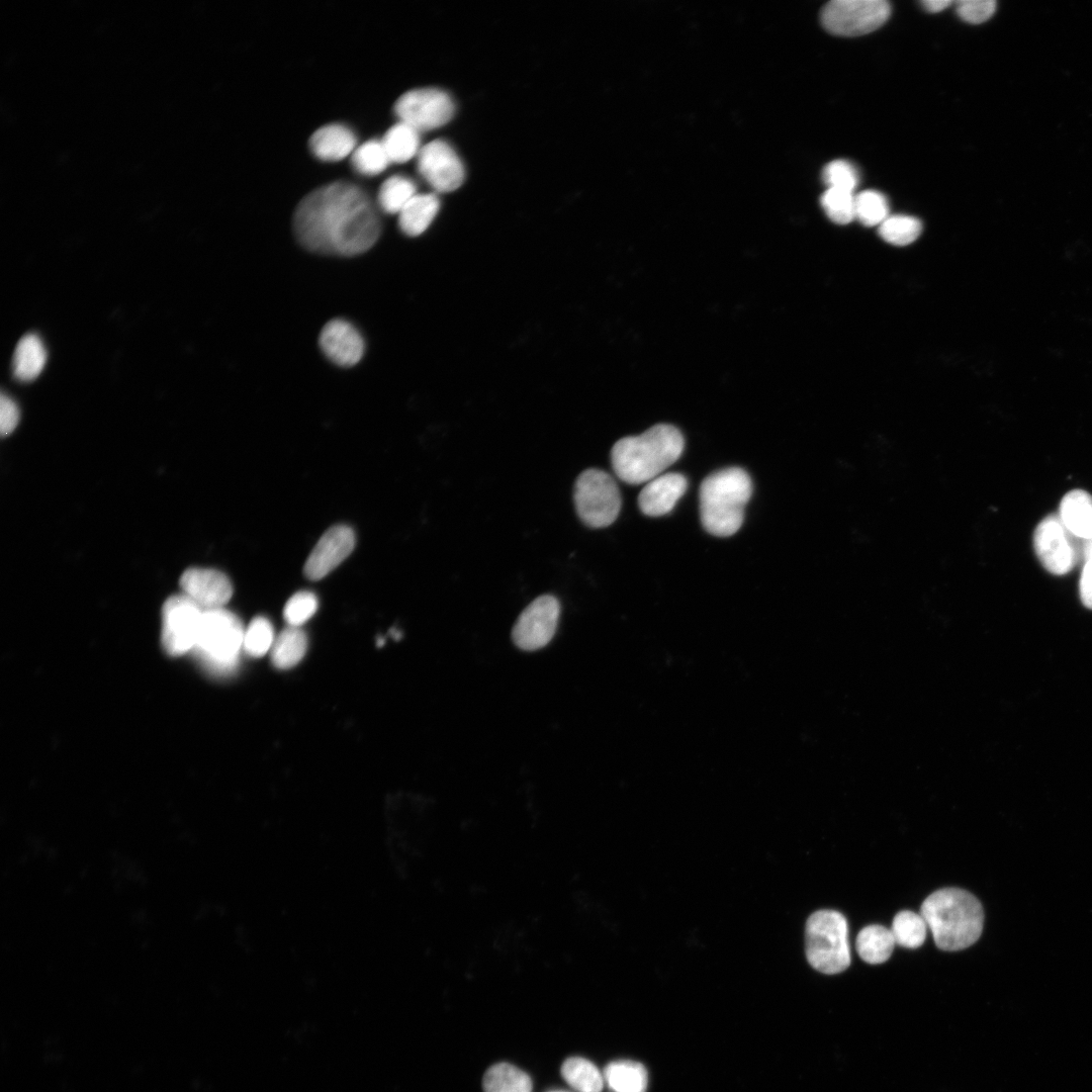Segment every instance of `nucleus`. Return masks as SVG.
<instances>
[{
	"label": "nucleus",
	"instance_id": "37",
	"mask_svg": "<svg viewBox=\"0 0 1092 1092\" xmlns=\"http://www.w3.org/2000/svg\"><path fill=\"white\" fill-rule=\"evenodd\" d=\"M996 9L993 0H962L957 3V13L966 22L981 23L990 18Z\"/></svg>",
	"mask_w": 1092,
	"mask_h": 1092
},
{
	"label": "nucleus",
	"instance_id": "38",
	"mask_svg": "<svg viewBox=\"0 0 1092 1092\" xmlns=\"http://www.w3.org/2000/svg\"><path fill=\"white\" fill-rule=\"evenodd\" d=\"M19 410L14 400L2 393L0 397V432L2 436L9 435L17 426Z\"/></svg>",
	"mask_w": 1092,
	"mask_h": 1092
},
{
	"label": "nucleus",
	"instance_id": "35",
	"mask_svg": "<svg viewBox=\"0 0 1092 1092\" xmlns=\"http://www.w3.org/2000/svg\"><path fill=\"white\" fill-rule=\"evenodd\" d=\"M822 179L827 188L853 192L858 183V173L850 162L834 160L824 167Z\"/></svg>",
	"mask_w": 1092,
	"mask_h": 1092
},
{
	"label": "nucleus",
	"instance_id": "42",
	"mask_svg": "<svg viewBox=\"0 0 1092 1092\" xmlns=\"http://www.w3.org/2000/svg\"><path fill=\"white\" fill-rule=\"evenodd\" d=\"M548 1092H565V1091H561V1090H551V1091H548Z\"/></svg>",
	"mask_w": 1092,
	"mask_h": 1092
},
{
	"label": "nucleus",
	"instance_id": "27",
	"mask_svg": "<svg viewBox=\"0 0 1092 1092\" xmlns=\"http://www.w3.org/2000/svg\"><path fill=\"white\" fill-rule=\"evenodd\" d=\"M566 1083L577 1092H601L604 1075L588 1060L581 1057L566 1059L560 1069Z\"/></svg>",
	"mask_w": 1092,
	"mask_h": 1092
},
{
	"label": "nucleus",
	"instance_id": "13",
	"mask_svg": "<svg viewBox=\"0 0 1092 1092\" xmlns=\"http://www.w3.org/2000/svg\"><path fill=\"white\" fill-rule=\"evenodd\" d=\"M417 165L419 173L438 192L456 190L465 177L460 158L442 140L432 141L421 148Z\"/></svg>",
	"mask_w": 1092,
	"mask_h": 1092
},
{
	"label": "nucleus",
	"instance_id": "7",
	"mask_svg": "<svg viewBox=\"0 0 1092 1092\" xmlns=\"http://www.w3.org/2000/svg\"><path fill=\"white\" fill-rule=\"evenodd\" d=\"M574 505L580 520L588 527L604 528L618 517L622 497L608 472L590 468L581 472L574 484Z\"/></svg>",
	"mask_w": 1092,
	"mask_h": 1092
},
{
	"label": "nucleus",
	"instance_id": "31",
	"mask_svg": "<svg viewBox=\"0 0 1092 1092\" xmlns=\"http://www.w3.org/2000/svg\"><path fill=\"white\" fill-rule=\"evenodd\" d=\"M352 166L360 174L374 176L383 172L391 163L381 141L370 140L352 154Z\"/></svg>",
	"mask_w": 1092,
	"mask_h": 1092
},
{
	"label": "nucleus",
	"instance_id": "33",
	"mask_svg": "<svg viewBox=\"0 0 1092 1092\" xmlns=\"http://www.w3.org/2000/svg\"><path fill=\"white\" fill-rule=\"evenodd\" d=\"M855 195L853 192L827 188L820 202L827 216L837 224H847L855 219Z\"/></svg>",
	"mask_w": 1092,
	"mask_h": 1092
},
{
	"label": "nucleus",
	"instance_id": "14",
	"mask_svg": "<svg viewBox=\"0 0 1092 1092\" xmlns=\"http://www.w3.org/2000/svg\"><path fill=\"white\" fill-rule=\"evenodd\" d=\"M355 542V533L349 526L330 528L308 555L303 566L304 575L310 580L324 578L351 554Z\"/></svg>",
	"mask_w": 1092,
	"mask_h": 1092
},
{
	"label": "nucleus",
	"instance_id": "26",
	"mask_svg": "<svg viewBox=\"0 0 1092 1092\" xmlns=\"http://www.w3.org/2000/svg\"><path fill=\"white\" fill-rule=\"evenodd\" d=\"M420 131L399 121L381 140L391 163H405L420 152Z\"/></svg>",
	"mask_w": 1092,
	"mask_h": 1092
},
{
	"label": "nucleus",
	"instance_id": "28",
	"mask_svg": "<svg viewBox=\"0 0 1092 1092\" xmlns=\"http://www.w3.org/2000/svg\"><path fill=\"white\" fill-rule=\"evenodd\" d=\"M416 194L417 187L413 180L405 176L394 175L381 184L377 201L383 211L391 214L399 213Z\"/></svg>",
	"mask_w": 1092,
	"mask_h": 1092
},
{
	"label": "nucleus",
	"instance_id": "18",
	"mask_svg": "<svg viewBox=\"0 0 1092 1092\" xmlns=\"http://www.w3.org/2000/svg\"><path fill=\"white\" fill-rule=\"evenodd\" d=\"M356 143V135L351 128L341 123H331L316 129L308 144L317 159L336 162L353 154Z\"/></svg>",
	"mask_w": 1092,
	"mask_h": 1092
},
{
	"label": "nucleus",
	"instance_id": "19",
	"mask_svg": "<svg viewBox=\"0 0 1092 1092\" xmlns=\"http://www.w3.org/2000/svg\"><path fill=\"white\" fill-rule=\"evenodd\" d=\"M1059 517L1066 529L1080 540L1092 537V495L1083 489L1067 492L1061 500Z\"/></svg>",
	"mask_w": 1092,
	"mask_h": 1092
},
{
	"label": "nucleus",
	"instance_id": "11",
	"mask_svg": "<svg viewBox=\"0 0 1092 1092\" xmlns=\"http://www.w3.org/2000/svg\"><path fill=\"white\" fill-rule=\"evenodd\" d=\"M162 643L170 655L194 649L203 610L185 595L169 598L163 606Z\"/></svg>",
	"mask_w": 1092,
	"mask_h": 1092
},
{
	"label": "nucleus",
	"instance_id": "12",
	"mask_svg": "<svg viewBox=\"0 0 1092 1092\" xmlns=\"http://www.w3.org/2000/svg\"><path fill=\"white\" fill-rule=\"evenodd\" d=\"M560 614L558 600L543 595L531 602L519 616L512 638L516 646L533 651L547 645L555 634Z\"/></svg>",
	"mask_w": 1092,
	"mask_h": 1092
},
{
	"label": "nucleus",
	"instance_id": "6",
	"mask_svg": "<svg viewBox=\"0 0 1092 1092\" xmlns=\"http://www.w3.org/2000/svg\"><path fill=\"white\" fill-rule=\"evenodd\" d=\"M244 632L240 619L224 608L203 611L194 649L210 671L228 674L239 663Z\"/></svg>",
	"mask_w": 1092,
	"mask_h": 1092
},
{
	"label": "nucleus",
	"instance_id": "20",
	"mask_svg": "<svg viewBox=\"0 0 1092 1092\" xmlns=\"http://www.w3.org/2000/svg\"><path fill=\"white\" fill-rule=\"evenodd\" d=\"M46 362L47 351L42 341L35 334H27L15 347L12 361L13 375L20 381H31L40 374Z\"/></svg>",
	"mask_w": 1092,
	"mask_h": 1092
},
{
	"label": "nucleus",
	"instance_id": "16",
	"mask_svg": "<svg viewBox=\"0 0 1092 1092\" xmlns=\"http://www.w3.org/2000/svg\"><path fill=\"white\" fill-rule=\"evenodd\" d=\"M318 343L325 355L340 366L357 364L364 353V341L357 329L344 320H333L323 328Z\"/></svg>",
	"mask_w": 1092,
	"mask_h": 1092
},
{
	"label": "nucleus",
	"instance_id": "8",
	"mask_svg": "<svg viewBox=\"0 0 1092 1092\" xmlns=\"http://www.w3.org/2000/svg\"><path fill=\"white\" fill-rule=\"evenodd\" d=\"M891 13L885 0H832L821 11L823 27L841 36L867 34L882 26Z\"/></svg>",
	"mask_w": 1092,
	"mask_h": 1092
},
{
	"label": "nucleus",
	"instance_id": "24",
	"mask_svg": "<svg viewBox=\"0 0 1092 1092\" xmlns=\"http://www.w3.org/2000/svg\"><path fill=\"white\" fill-rule=\"evenodd\" d=\"M306 648L305 633L299 627L288 626L275 637L270 650L272 663L279 669L291 668L303 658Z\"/></svg>",
	"mask_w": 1092,
	"mask_h": 1092
},
{
	"label": "nucleus",
	"instance_id": "1",
	"mask_svg": "<svg viewBox=\"0 0 1092 1092\" xmlns=\"http://www.w3.org/2000/svg\"><path fill=\"white\" fill-rule=\"evenodd\" d=\"M380 229L368 194L347 181L311 191L300 200L293 215V230L300 245L320 254H362L376 243Z\"/></svg>",
	"mask_w": 1092,
	"mask_h": 1092
},
{
	"label": "nucleus",
	"instance_id": "41",
	"mask_svg": "<svg viewBox=\"0 0 1092 1092\" xmlns=\"http://www.w3.org/2000/svg\"><path fill=\"white\" fill-rule=\"evenodd\" d=\"M1081 548H1082V558L1084 559V557L1086 555H1088L1089 553L1092 552V537L1090 539H1088V540H1083V542L1081 544Z\"/></svg>",
	"mask_w": 1092,
	"mask_h": 1092
},
{
	"label": "nucleus",
	"instance_id": "9",
	"mask_svg": "<svg viewBox=\"0 0 1092 1092\" xmlns=\"http://www.w3.org/2000/svg\"><path fill=\"white\" fill-rule=\"evenodd\" d=\"M1076 539L1066 529L1059 515L1045 517L1033 535L1034 550L1042 566L1057 575L1070 572L1082 558V548Z\"/></svg>",
	"mask_w": 1092,
	"mask_h": 1092
},
{
	"label": "nucleus",
	"instance_id": "3",
	"mask_svg": "<svg viewBox=\"0 0 1092 1092\" xmlns=\"http://www.w3.org/2000/svg\"><path fill=\"white\" fill-rule=\"evenodd\" d=\"M920 915L931 930L936 946L957 951L974 944L982 934L984 910L970 892L944 888L930 894L922 903Z\"/></svg>",
	"mask_w": 1092,
	"mask_h": 1092
},
{
	"label": "nucleus",
	"instance_id": "39",
	"mask_svg": "<svg viewBox=\"0 0 1092 1092\" xmlns=\"http://www.w3.org/2000/svg\"><path fill=\"white\" fill-rule=\"evenodd\" d=\"M1079 593L1082 603L1087 608L1092 609V552L1084 557Z\"/></svg>",
	"mask_w": 1092,
	"mask_h": 1092
},
{
	"label": "nucleus",
	"instance_id": "4",
	"mask_svg": "<svg viewBox=\"0 0 1092 1092\" xmlns=\"http://www.w3.org/2000/svg\"><path fill=\"white\" fill-rule=\"evenodd\" d=\"M752 493L748 473L740 467H728L708 475L700 486V515L705 530L728 537L741 527L744 508Z\"/></svg>",
	"mask_w": 1092,
	"mask_h": 1092
},
{
	"label": "nucleus",
	"instance_id": "30",
	"mask_svg": "<svg viewBox=\"0 0 1092 1092\" xmlns=\"http://www.w3.org/2000/svg\"><path fill=\"white\" fill-rule=\"evenodd\" d=\"M922 224L914 216L905 214L889 215L880 225L881 238L895 246H906L913 243L920 235Z\"/></svg>",
	"mask_w": 1092,
	"mask_h": 1092
},
{
	"label": "nucleus",
	"instance_id": "10",
	"mask_svg": "<svg viewBox=\"0 0 1092 1092\" xmlns=\"http://www.w3.org/2000/svg\"><path fill=\"white\" fill-rule=\"evenodd\" d=\"M454 110L451 97L437 88L407 91L394 104V112L399 120L418 131L446 124L452 118Z\"/></svg>",
	"mask_w": 1092,
	"mask_h": 1092
},
{
	"label": "nucleus",
	"instance_id": "32",
	"mask_svg": "<svg viewBox=\"0 0 1092 1092\" xmlns=\"http://www.w3.org/2000/svg\"><path fill=\"white\" fill-rule=\"evenodd\" d=\"M855 218L866 226L880 225L889 216L886 197L876 190H864L855 195Z\"/></svg>",
	"mask_w": 1092,
	"mask_h": 1092
},
{
	"label": "nucleus",
	"instance_id": "36",
	"mask_svg": "<svg viewBox=\"0 0 1092 1092\" xmlns=\"http://www.w3.org/2000/svg\"><path fill=\"white\" fill-rule=\"evenodd\" d=\"M316 596L307 590L294 594L286 603L283 616L288 626L299 627L309 620L317 610Z\"/></svg>",
	"mask_w": 1092,
	"mask_h": 1092
},
{
	"label": "nucleus",
	"instance_id": "34",
	"mask_svg": "<svg viewBox=\"0 0 1092 1092\" xmlns=\"http://www.w3.org/2000/svg\"><path fill=\"white\" fill-rule=\"evenodd\" d=\"M274 640L272 624L267 618L259 616L245 629L243 650L252 657H260L271 650Z\"/></svg>",
	"mask_w": 1092,
	"mask_h": 1092
},
{
	"label": "nucleus",
	"instance_id": "5",
	"mask_svg": "<svg viewBox=\"0 0 1092 1092\" xmlns=\"http://www.w3.org/2000/svg\"><path fill=\"white\" fill-rule=\"evenodd\" d=\"M846 918L835 910L812 913L805 928L806 957L812 968L826 974L843 972L850 965Z\"/></svg>",
	"mask_w": 1092,
	"mask_h": 1092
},
{
	"label": "nucleus",
	"instance_id": "15",
	"mask_svg": "<svg viewBox=\"0 0 1092 1092\" xmlns=\"http://www.w3.org/2000/svg\"><path fill=\"white\" fill-rule=\"evenodd\" d=\"M183 595L203 611L224 608L233 596L229 577L216 569L188 568L180 577Z\"/></svg>",
	"mask_w": 1092,
	"mask_h": 1092
},
{
	"label": "nucleus",
	"instance_id": "25",
	"mask_svg": "<svg viewBox=\"0 0 1092 1092\" xmlns=\"http://www.w3.org/2000/svg\"><path fill=\"white\" fill-rule=\"evenodd\" d=\"M530 1076L509 1063L491 1066L482 1079L483 1092H532Z\"/></svg>",
	"mask_w": 1092,
	"mask_h": 1092
},
{
	"label": "nucleus",
	"instance_id": "2",
	"mask_svg": "<svg viewBox=\"0 0 1092 1092\" xmlns=\"http://www.w3.org/2000/svg\"><path fill=\"white\" fill-rule=\"evenodd\" d=\"M685 440L669 424H657L638 436L617 441L611 450L616 475L629 484L648 482L659 476L681 455Z\"/></svg>",
	"mask_w": 1092,
	"mask_h": 1092
},
{
	"label": "nucleus",
	"instance_id": "40",
	"mask_svg": "<svg viewBox=\"0 0 1092 1092\" xmlns=\"http://www.w3.org/2000/svg\"><path fill=\"white\" fill-rule=\"evenodd\" d=\"M952 1L950 0H926L921 4L925 10L931 13H937L948 7Z\"/></svg>",
	"mask_w": 1092,
	"mask_h": 1092
},
{
	"label": "nucleus",
	"instance_id": "29",
	"mask_svg": "<svg viewBox=\"0 0 1092 1092\" xmlns=\"http://www.w3.org/2000/svg\"><path fill=\"white\" fill-rule=\"evenodd\" d=\"M891 931L900 946L917 948L926 938L927 924L920 914L903 910L895 915Z\"/></svg>",
	"mask_w": 1092,
	"mask_h": 1092
},
{
	"label": "nucleus",
	"instance_id": "17",
	"mask_svg": "<svg viewBox=\"0 0 1092 1092\" xmlns=\"http://www.w3.org/2000/svg\"><path fill=\"white\" fill-rule=\"evenodd\" d=\"M688 487L685 475L677 472L661 474L646 483L638 496L641 512L649 517L669 513Z\"/></svg>",
	"mask_w": 1092,
	"mask_h": 1092
},
{
	"label": "nucleus",
	"instance_id": "22",
	"mask_svg": "<svg viewBox=\"0 0 1092 1092\" xmlns=\"http://www.w3.org/2000/svg\"><path fill=\"white\" fill-rule=\"evenodd\" d=\"M895 944L891 929L879 924L863 927L855 939L857 953L869 964H882L889 960Z\"/></svg>",
	"mask_w": 1092,
	"mask_h": 1092
},
{
	"label": "nucleus",
	"instance_id": "23",
	"mask_svg": "<svg viewBox=\"0 0 1092 1092\" xmlns=\"http://www.w3.org/2000/svg\"><path fill=\"white\" fill-rule=\"evenodd\" d=\"M604 1080L613 1092H646L648 1076L645 1067L634 1061H615L604 1069Z\"/></svg>",
	"mask_w": 1092,
	"mask_h": 1092
},
{
	"label": "nucleus",
	"instance_id": "21",
	"mask_svg": "<svg viewBox=\"0 0 1092 1092\" xmlns=\"http://www.w3.org/2000/svg\"><path fill=\"white\" fill-rule=\"evenodd\" d=\"M439 208L440 200L435 194L417 193L398 213L400 230L411 237L422 235L435 218Z\"/></svg>",
	"mask_w": 1092,
	"mask_h": 1092
}]
</instances>
